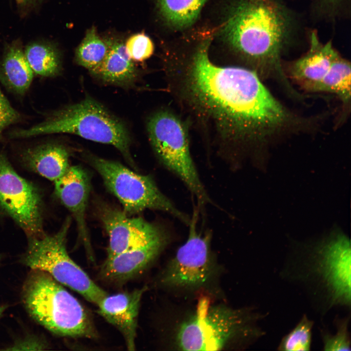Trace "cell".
Returning a JSON list of instances; mask_svg holds the SVG:
<instances>
[{"mask_svg": "<svg viewBox=\"0 0 351 351\" xmlns=\"http://www.w3.org/2000/svg\"><path fill=\"white\" fill-rule=\"evenodd\" d=\"M314 321L303 314L295 326L281 339L276 350L308 351L312 347Z\"/></svg>", "mask_w": 351, "mask_h": 351, "instance_id": "cell-24", "label": "cell"}, {"mask_svg": "<svg viewBox=\"0 0 351 351\" xmlns=\"http://www.w3.org/2000/svg\"><path fill=\"white\" fill-rule=\"evenodd\" d=\"M71 220L67 217L55 234L29 237L27 250L22 262L32 270L47 273L61 285L97 304L108 293L69 256L66 243Z\"/></svg>", "mask_w": 351, "mask_h": 351, "instance_id": "cell-7", "label": "cell"}, {"mask_svg": "<svg viewBox=\"0 0 351 351\" xmlns=\"http://www.w3.org/2000/svg\"><path fill=\"white\" fill-rule=\"evenodd\" d=\"M37 0H23L22 3H31L33 2H35Z\"/></svg>", "mask_w": 351, "mask_h": 351, "instance_id": "cell-30", "label": "cell"}, {"mask_svg": "<svg viewBox=\"0 0 351 351\" xmlns=\"http://www.w3.org/2000/svg\"><path fill=\"white\" fill-rule=\"evenodd\" d=\"M197 215L195 210L189 224L187 240L178 249L160 276L159 282L164 286L196 289L207 285L214 273L211 234H202L197 231Z\"/></svg>", "mask_w": 351, "mask_h": 351, "instance_id": "cell-10", "label": "cell"}, {"mask_svg": "<svg viewBox=\"0 0 351 351\" xmlns=\"http://www.w3.org/2000/svg\"><path fill=\"white\" fill-rule=\"evenodd\" d=\"M24 53L34 74L43 77L58 75L61 69L59 55L56 48L46 43L28 45Z\"/></svg>", "mask_w": 351, "mask_h": 351, "instance_id": "cell-23", "label": "cell"}, {"mask_svg": "<svg viewBox=\"0 0 351 351\" xmlns=\"http://www.w3.org/2000/svg\"><path fill=\"white\" fill-rule=\"evenodd\" d=\"M5 306H0V317L6 308Z\"/></svg>", "mask_w": 351, "mask_h": 351, "instance_id": "cell-29", "label": "cell"}, {"mask_svg": "<svg viewBox=\"0 0 351 351\" xmlns=\"http://www.w3.org/2000/svg\"><path fill=\"white\" fill-rule=\"evenodd\" d=\"M289 17L273 0H237L222 28L226 40L250 60L262 79L274 78L292 95L295 90L282 69L281 54L288 37Z\"/></svg>", "mask_w": 351, "mask_h": 351, "instance_id": "cell-3", "label": "cell"}, {"mask_svg": "<svg viewBox=\"0 0 351 351\" xmlns=\"http://www.w3.org/2000/svg\"><path fill=\"white\" fill-rule=\"evenodd\" d=\"M267 315L254 307L210 306L203 301L177 328L176 347L182 351H218L234 345L247 347L266 335L259 323Z\"/></svg>", "mask_w": 351, "mask_h": 351, "instance_id": "cell-4", "label": "cell"}, {"mask_svg": "<svg viewBox=\"0 0 351 351\" xmlns=\"http://www.w3.org/2000/svg\"><path fill=\"white\" fill-rule=\"evenodd\" d=\"M1 256H0V260H1Z\"/></svg>", "mask_w": 351, "mask_h": 351, "instance_id": "cell-32", "label": "cell"}, {"mask_svg": "<svg viewBox=\"0 0 351 351\" xmlns=\"http://www.w3.org/2000/svg\"><path fill=\"white\" fill-rule=\"evenodd\" d=\"M109 52L96 75L111 83L122 85L133 82L136 70L125 44L120 40L109 39Z\"/></svg>", "mask_w": 351, "mask_h": 351, "instance_id": "cell-20", "label": "cell"}, {"mask_svg": "<svg viewBox=\"0 0 351 351\" xmlns=\"http://www.w3.org/2000/svg\"><path fill=\"white\" fill-rule=\"evenodd\" d=\"M338 55L331 42L322 44L313 31L308 52L291 65L289 76L304 90L326 75Z\"/></svg>", "mask_w": 351, "mask_h": 351, "instance_id": "cell-16", "label": "cell"}, {"mask_svg": "<svg viewBox=\"0 0 351 351\" xmlns=\"http://www.w3.org/2000/svg\"><path fill=\"white\" fill-rule=\"evenodd\" d=\"M0 207L29 237L43 234L41 202L38 191L17 174L3 154H0Z\"/></svg>", "mask_w": 351, "mask_h": 351, "instance_id": "cell-11", "label": "cell"}, {"mask_svg": "<svg viewBox=\"0 0 351 351\" xmlns=\"http://www.w3.org/2000/svg\"><path fill=\"white\" fill-rule=\"evenodd\" d=\"M110 48L109 40L103 39L94 27L88 29L76 53L77 63L96 75Z\"/></svg>", "mask_w": 351, "mask_h": 351, "instance_id": "cell-22", "label": "cell"}, {"mask_svg": "<svg viewBox=\"0 0 351 351\" xmlns=\"http://www.w3.org/2000/svg\"><path fill=\"white\" fill-rule=\"evenodd\" d=\"M54 182L55 194L73 215L78 237L90 259L93 260V254L85 217L90 190V176L81 167L72 166Z\"/></svg>", "mask_w": 351, "mask_h": 351, "instance_id": "cell-13", "label": "cell"}, {"mask_svg": "<svg viewBox=\"0 0 351 351\" xmlns=\"http://www.w3.org/2000/svg\"><path fill=\"white\" fill-rule=\"evenodd\" d=\"M210 41L205 39L194 56L190 89L232 140L262 156L272 143L309 127L310 121L278 101L254 71L212 63Z\"/></svg>", "mask_w": 351, "mask_h": 351, "instance_id": "cell-1", "label": "cell"}, {"mask_svg": "<svg viewBox=\"0 0 351 351\" xmlns=\"http://www.w3.org/2000/svg\"><path fill=\"white\" fill-rule=\"evenodd\" d=\"M146 288L113 294L107 293L97 303L98 312L121 333L129 351L136 350L139 311Z\"/></svg>", "mask_w": 351, "mask_h": 351, "instance_id": "cell-14", "label": "cell"}, {"mask_svg": "<svg viewBox=\"0 0 351 351\" xmlns=\"http://www.w3.org/2000/svg\"><path fill=\"white\" fill-rule=\"evenodd\" d=\"M90 164L102 177L107 188L118 199L127 215L146 209L169 213L189 225V218L179 211L156 186L151 176L134 172L120 163L88 156Z\"/></svg>", "mask_w": 351, "mask_h": 351, "instance_id": "cell-8", "label": "cell"}, {"mask_svg": "<svg viewBox=\"0 0 351 351\" xmlns=\"http://www.w3.org/2000/svg\"><path fill=\"white\" fill-rule=\"evenodd\" d=\"M125 45L129 57L136 61H143L149 58L154 49L152 40L144 33L131 36Z\"/></svg>", "mask_w": 351, "mask_h": 351, "instance_id": "cell-26", "label": "cell"}, {"mask_svg": "<svg viewBox=\"0 0 351 351\" xmlns=\"http://www.w3.org/2000/svg\"><path fill=\"white\" fill-rule=\"evenodd\" d=\"M20 4H22L23 2V0H16Z\"/></svg>", "mask_w": 351, "mask_h": 351, "instance_id": "cell-31", "label": "cell"}, {"mask_svg": "<svg viewBox=\"0 0 351 351\" xmlns=\"http://www.w3.org/2000/svg\"><path fill=\"white\" fill-rule=\"evenodd\" d=\"M350 319V312L343 317L335 316L333 320V324L336 329L335 333H331L328 329L324 328L319 329L323 351H351V335L349 330Z\"/></svg>", "mask_w": 351, "mask_h": 351, "instance_id": "cell-25", "label": "cell"}, {"mask_svg": "<svg viewBox=\"0 0 351 351\" xmlns=\"http://www.w3.org/2000/svg\"><path fill=\"white\" fill-rule=\"evenodd\" d=\"M20 118V113L13 107L0 88V140L4 130Z\"/></svg>", "mask_w": 351, "mask_h": 351, "instance_id": "cell-27", "label": "cell"}, {"mask_svg": "<svg viewBox=\"0 0 351 351\" xmlns=\"http://www.w3.org/2000/svg\"><path fill=\"white\" fill-rule=\"evenodd\" d=\"M169 238L158 240L106 258L100 274L114 283L130 280L142 273L157 257L167 245Z\"/></svg>", "mask_w": 351, "mask_h": 351, "instance_id": "cell-15", "label": "cell"}, {"mask_svg": "<svg viewBox=\"0 0 351 351\" xmlns=\"http://www.w3.org/2000/svg\"><path fill=\"white\" fill-rule=\"evenodd\" d=\"M23 159L27 166L43 177L55 181L68 170L69 154L62 145L46 143L26 150Z\"/></svg>", "mask_w": 351, "mask_h": 351, "instance_id": "cell-17", "label": "cell"}, {"mask_svg": "<svg viewBox=\"0 0 351 351\" xmlns=\"http://www.w3.org/2000/svg\"><path fill=\"white\" fill-rule=\"evenodd\" d=\"M98 214L109 238L107 258L154 241L169 238L160 226L141 217H130L105 203H98Z\"/></svg>", "mask_w": 351, "mask_h": 351, "instance_id": "cell-12", "label": "cell"}, {"mask_svg": "<svg viewBox=\"0 0 351 351\" xmlns=\"http://www.w3.org/2000/svg\"><path fill=\"white\" fill-rule=\"evenodd\" d=\"M147 131L160 162L184 182L199 203L210 202L192 158L186 132L179 119L172 113L160 111L149 119Z\"/></svg>", "mask_w": 351, "mask_h": 351, "instance_id": "cell-9", "label": "cell"}, {"mask_svg": "<svg viewBox=\"0 0 351 351\" xmlns=\"http://www.w3.org/2000/svg\"><path fill=\"white\" fill-rule=\"evenodd\" d=\"M298 289L320 316L351 305L350 238L333 230L317 239L293 242L279 272Z\"/></svg>", "mask_w": 351, "mask_h": 351, "instance_id": "cell-2", "label": "cell"}, {"mask_svg": "<svg viewBox=\"0 0 351 351\" xmlns=\"http://www.w3.org/2000/svg\"><path fill=\"white\" fill-rule=\"evenodd\" d=\"M324 2L330 6H335L340 0H324Z\"/></svg>", "mask_w": 351, "mask_h": 351, "instance_id": "cell-28", "label": "cell"}, {"mask_svg": "<svg viewBox=\"0 0 351 351\" xmlns=\"http://www.w3.org/2000/svg\"><path fill=\"white\" fill-rule=\"evenodd\" d=\"M304 90L335 95L342 103L343 113L341 118L343 119L350 113L351 109L350 62L338 54L326 75Z\"/></svg>", "mask_w": 351, "mask_h": 351, "instance_id": "cell-19", "label": "cell"}, {"mask_svg": "<svg viewBox=\"0 0 351 351\" xmlns=\"http://www.w3.org/2000/svg\"><path fill=\"white\" fill-rule=\"evenodd\" d=\"M68 133L85 139L111 145L133 167L135 164L130 147L131 138L124 123L103 105L90 98L55 111L43 121L27 129L11 132V138Z\"/></svg>", "mask_w": 351, "mask_h": 351, "instance_id": "cell-5", "label": "cell"}, {"mask_svg": "<svg viewBox=\"0 0 351 351\" xmlns=\"http://www.w3.org/2000/svg\"><path fill=\"white\" fill-rule=\"evenodd\" d=\"M207 0H156L157 7L164 20L176 28L191 25L197 19Z\"/></svg>", "mask_w": 351, "mask_h": 351, "instance_id": "cell-21", "label": "cell"}, {"mask_svg": "<svg viewBox=\"0 0 351 351\" xmlns=\"http://www.w3.org/2000/svg\"><path fill=\"white\" fill-rule=\"evenodd\" d=\"M22 297L30 316L52 333L73 338L97 337L85 308L47 273L32 270L24 284Z\"/></svg>", "mask_w": 351, "mask_h": 351, "instance_id": "cell-6", "label": "cell"}, {"mask_svg": "<svg viewBox=\"0 0 351 351\" xmlns=\"http://www.w3.org/2000/svg\"><path fill=\"white\" fill-rule=\"evenodd\" d=\"M34 73L20 43H12L0 62V81L14 93L23 95L29 89Z\"/></svg>", "mask_w": 351, "mask_h": 351, "instance_id": "cell-18", "label": "cell"}]
</instances>
